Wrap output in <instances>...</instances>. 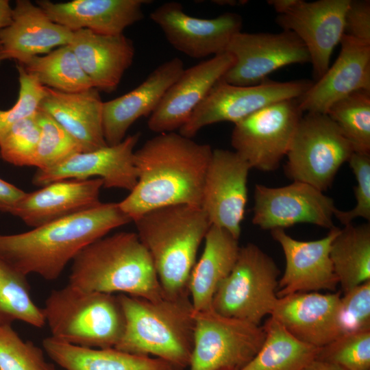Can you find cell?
I'll return each mask as SVG.
<instances>
[{"instance_id": "6da1fadb", "label": "cell", "mask_w": 370, "mask_h": 370, "mask_svg": "<svg viewBox=\"0 0 370 370\" xmlns=\"http://www.w3.org/2000/svg\"><path fill=\"white\" fill-rule=\"evenodd\" d=\"M212 149L180 133L159 134L134 152L138 181L119 206L132 221L153 209L201 207Z\"/></svg>"}, {"instance_id": "7a4b0ae2", "label": "cell", "mask_w": 370, "mask_h": 370, "mask_svg": "<svg viewBox=\"0 0 370 370\" xmlns=\"http://www.w3.org/2000/svg\"><path fill=\"white\" fill-rule=\"evenodd\" d=\"M132 221L118 203H101L25 232L0 234V259L25 276L55 280L82 249Z\"/></svg>"}, {"instance_id": "3957f363", "label": "cell", "mask_w": 370, "mask_h": 370, "mask_svg": "<svg viewBox=\"0 0 370 370\" xmlns=\"http://www.w3.org/2000/svg\"><path fill=\"white\" fill-rule=\"evenodd\" d=\"M134 222L164 296L173 299L190 296V273L199 247L212 225L204 210L171 205L150 210Z\"/></svg>"}, {"instance_id": "277c9868", "label": "cell", "mask_w": 370, "mask_h": 370, "mask_svg": "<svg viewBox=\"0 0 370 370\" xmlns=\"http://www.w3.org/2000/svg\"><path fill=\"white\" fill-rule=\"evenodd\" d=\"M69 284L149 300L164 297L149 252L137 234L130 232L105 236L82 249L72 260Z\"/></svg>"}, {"instance_id": "5b68a950", "label": "cell", "mask_w": 370, "mask_h": 370, "mask_svg": "<svg viewBox=\"0 0 370 370\" xmlns=\"http://www.w3.org/2000/svg\"><path fill=\"white\" fill-rule=\"evenodd\" d=\"M125 325L114 348L135 355H154L175 370L189 367L193 348L194 309L190 296L149 300L118 295Z\"/></svg>"}, {"instance_id": "8992f818", "label": "cell", "mask_w": 370, "mask_h": 370, "mask_svg": "<svg viewBox=\"0 0 370 370\" xmlns=\"http://www.w3.org/2000/svg\"><path fill=\"white\" fill-rule=\"evenodd\" d=\"M51 337L90 348L114 347L125 325L118 295L67 284L53 290L42 308Z\"/></svg>"}, {"instance_id": "52a82bcc", "label": "cell", "mask_w": 370, "mask_h": 370, "mask_svg": "<svg viewBox=\"0 0 370 370\" xmlns=\"http://www.w3.org/2000/svg\"><path fill=\"white\" fill-rule=\"evenodd\" d=\"M279 275L275 261L248 243L240 247L233 269L213 297L212 308L223 316L259 325L271 314L278 298Z\"/></svg>"}, {"instance_id": "ba28073f", "label": "cell", "mask_w": 370, "mask_h": 370, "mask_svg": "<svg viewBox=\"0 0 370 370\" xmlns=\"http://www.w3.org/2000/svg\"><path fill=\"white\" fill-rule=\"evenodd\" d=\"M354 153L352 145L326 114L307 113L297 127L284 168L293 181L325 191Z\"/></svg>"}, {"instance_id": "9c48e42d", "label": "cell", "mask_w": 370, "mask_h": 370, "mask_svg": "<svg viewBox=\"0 0 370 370\" xmlns=\"http://www.w3.org/2000/svg\"><path fill=\"white\" fill-rule=\"evenodd\" d=\"M193 317L190 370H241L264 342L262 327L223 316L212 308L194 310Z\"/></svg>"}, {"instance_id": "30bf717a", "label": "cell", "mask_w": 370, "mask_h": 370, "mask_svg": "<svg viewBox=\"0 0 370 370\" xmlns=\"http://www.w3.org/2000/svg\"><path fill=\"white\" fill-rule=\"evenodd\" d=\"M312 82L306 79L274 82L268 79L252 86L217 82L195 110L179 133L193 138L203 127L223 121L234 124L271 104L299 99Z\"/></svg>"}, {"instance_id": "8fae6325", "label": "cell", "mask_w": 370, "mask_h": 370, "mask_svg": "<svg viewBox=\"0 0 370 370\" xmlns=\"http://www.w3.org/2000/svg\"><path fill=\"white\" fill-rule=\"evenodd\" d=\"M303 112L298 100L268 106L234 124L231 144L251 166L262 171L278 168L286 156Z\"/></svg>"}, {"instance_id": "7c38bea8", "label": "cell", "mask_w": 370, "mask_h": 370, "mask_svg": "<svg viewBox=\"0 0 370 370\" xmlns=\"http://www.w3.org/2000/svg\"><path fill=\"white\" fill-rule=\"evenodd\" d=\"M226 51L233 56L234 63L221 79L236 86L256 85L283 66L310 61L304 43L286 30L277 34L241 32Z\"/></svg>"}, {"instance_id": "4fadbf2b", "label": "cell", "mask_w": 370, "mask_h": 370, "mask_svg": "<svg viewBox=\"0 0 370 370\" xmlns=\"http://www.w3.org/2000/svg\"><path fill=\"white\" fill-rule=\"evenodd\" d=\"M337 208L323 191L305 182L293 181L281 187L256 184L253 224L262 230L283 229L310 223L330 230Z\"/></svg>"}, {"instance_id": "5bb4252c", "label": "cell", "mask_w": 370, "mask_h": 370, "mask_svg": "<svg viewBox=\"0 0 370 370\" xmlns=\"http://www.w3.org/2000/svg\"><path fill=\"white\" fill-rule=\"evenodd\" d=\"M249 164L234 151L212 150L203 187L201 208L211 225L227 230L236 239L247 203Z\"/></svg>"}, {"instance_id": "9a60e30c", "label": "cell", "mask_w": 370, "mask_h": 370, "mask_svg": "<svg viewBox=\"0 0 370 370\" xmlns=\"http://www.w3.org/2000/svg\"><path fill=\"white\" fill-rule=\"evenodd\" d=\"M150 18L173 48L197 59L225 52L243 25V19L236 13L200 18L187 14L177 2L163 3L150 14Z\"/></svg>"}, {"instance_id": "2e32d148", "label": "cell", "mask_w": 370, "mask_h": 370, "mask_svg": "<svg viewBox=\"0 0 370 370\" xmlns=\"http://www.w3.org/2000/svg\"><path fill=\"white\" fill-rule=\"evenodd\" d=\"M140 136V133L129 135L117 145L80 152L53 167L37 169L32 183L44 186L62 180H88L97 177L103 181L104 188L130 192L138 181L134 148Z\"/></svg>"}, {"instance_id": "e0dca14e", "label": "cell", "mask_w": 370, "mask_h": 370, "mask_svg": "<svg viewBox=\"0 0 370 370\" xmlns=\"http://www.w3.org/2000/svg\"><path fill=\"white\" fill-rule=\"evenodd\" d=\"M349 1L301 0L293 10L276 18L280 27L294 33L305 45L317 80L328 69L333 50L344 36Z\"/></svg>"}, {"instance_id": "ac0fdd59", "label": "cell", "mask_w": 370, "mask_h": 370, "mask_svg": "<svg viewBox=\"0 0 370 370\" xmlns=\"http://www.w3.org/2000/svg\"><path fill=\"white\" fill-rule=\"evenodd\" d=\"M339 230L334 226L325 237L310 241L295 239L283 229L271 230L285 258L284 272L278 280V297L295 293L336 289L338 282L330 252Z\"/></svg>"}, {"instance_id": "d6986e66", "label": "cell", "mask_w": 370, "mask_h": 370, "mask_svg": "<svg viewBox=\"0 0 370 370\" xmlns=\"http://www.w3.org/2000/svg\"><path fill=\"white\" fill-rule=\"evenodd\" d=\"M234 63L233 56L225 51L184 69L150 115L149 129L158 134L180 130Z\"/></svg>"}, {"instance_id": "ffe728a7", "label": "cell", "mask_w": 370, "mask_h": 370, "mask_svg": "<svg viewBox=\"0 0 370 370\" xmlns=\"http://www.w3.org/2000/svg\"><path fill=\"white\" fill-rule=\"evenodd\" d=\"M335 62L298 100L302 112L326 114L336 101L370 91V44L344 35Z\"/></svg>"}, {"instance_id": "44dd1931", "label": "cell", "mask_w": 370, "mask_h": 370, "mask_svg": "<svg viewBox=\"0 0 370 370\" xmlns=\"http://www.w3.org/2000/svg\"><path fill=\"white\" fill-rule=\"evenodd\" d=\"M73 32L52 21L38 5L17 0L10 23L0 30V64L15 60L24 65L33 58L69 45Z\"/></svg>"}, {"instance_id": "7402d4cb", "label": "cell", "mask_w": 370, "mask_h": 370, "mask_svg": "<svg viewBox=\"0 0 370 370\" xmlns=\"http://www.w3.org/2000/svg\"><path fill=\"white\" fill-rule=\"evenodd\" d=\"M341 293H295L278 297L270 317L291 334L321 348L342 334L338 310Z\"/></svg>"}, {"instance_id": "603a6c76", "label": "cell", "mask_w": 370, "mask_h": 370, "mask_svg": "<svg viewBox=\"0 0 370 370\" xmlns=\"http://www.w3.org/2000/svg\"><path fill=\"white\" fill-rule=\"evenodd\" d=\"M184 70L182 60L173 58L157 66L132 90L103 102V130L107 145L121 143L136 120L151 115Z\"/></svg>"}, {"instance_id": "cb8c5ba5", "label": "cell", "mask_w": 370, "mask_h": 370, "mask_svg": "<svg viewBox=\"0 0 370 370\" xmlns=\"http://www.w3.org/2000/svg\"><path fill=\"white\" fill-rule=\"evenodd\" d=\"M102 187L99 177L53 182L26 193L10 214L35 228L100 204Z\"/></svg>"}, {"instance_id": "d4e9b609", "label": "cell", "mask_w": 370, "mask_h": 370, "mask_svg": "<svg viewBox=\"0 0 370 370\" xmlns=\"http://www.w3.org/2000/svg\"><path fill=\"white\" fill-rule=\"evenodd\" d=\"M147 0H73L54 3L36 1L56 23L72 32L88 29L102 35H119L143 18V8Z\"/></svg>"}, {"instance_id": "484cf974", "label": "cell", "mask_w": 370, "mask_h": 370, "mask_svg": "<svg viewBox=\"0 0 370 370\" xmlns=\"http://www.w3.org/2000/svg\"><path fill=\"white\" fill-rule=\"evenodd\" d=\"M82 69L99 91H114L133 62L135 49L123 34L102 35L88 29L73 32L69 44Z\"/></svg>"}, {"instance_id": "4316f807", "label": "cell", "mask_w": 370, "mask_h": 370, "mask_svg": "<svg viewBox=\"0 0 370 370\" xmlns=\"http://www.w3.org/2000/svg\"><path fill=\"white\" fill-rule=\"evenodd\" d=\"M103 103L95 88L67 93L46 87L38 109L56 120L84 151H90L108 145L103 130Z\"/></svg>"}, {"instance_id": "83f0119b", "label": "cell", "mask_w": 370, "mask_h": 370, "mask_svg": "<svg viewBox=\"0 0 370 370\" xmlns=\"http://www.w3.org/2000/svg\"><path fill=\"white\" fill-rule=\"evenodd\" d=\"M203 253L195 264L188 282L190 299L195 312L212 309L213 297L236 261L240 247L227 230L211 225L205 236Z\"/></svg>"}, {"instance_id": "f1b7e54d", "label": "cell", "mask_w": 370, "mask_h": 370, "mask_svg": "<svg viewBox=\"0 0 370 370\" xmlns=\"http://www.w3.org/2000/svg\"><path fill=\"white\" fill-rule=\"evenodd\" d=\"M49 357L66 370H175L166 361L129 354L114 347H84L58 341H42Z\"/></svg>"}, {"instance_id": "f546056e", "label": "cell", "mask_w": 370, "mask_h": 370, "mask_svg": "<svg viewBox=\"0 0 370 370\" xmlns=\"http://www.w3.org/2000/svg\"><path fill=\"white\" fill-rule=\"evenodd\" d=\"M330 256L344 293L370 280V223L344 225L332 243Z\"/></svg>"}, {"instance_id": "4dcf8cb0", "label": "cell", "mask_w": 370, "mask_h": 370, "mask_svg": "<svg viewBox=\"0 0 370 370\" xmlns=\"http://www.w3.org/2000/svg\"><path fill=\"white\" fill-rule=\"evenodd\" d=\"M262 328L260 349L241 370H303L316 359L320 348L297 339L271 317Z\"/></svg>"}, {"instance_id": "1f68e13d", "label": "cell", "mask_w": 370, "mask_h": 370, "mask_svg": "<svg viewBox=\"0 0 370 370\" xmlns=\"http://www.w3.org/2000/svg\"><path fill=\"white\" fill-rule=\"evenodd\" d=\"M22 66L42 86L60 92H77L93 88L69 45L36 56Z\"/></svg>"}, {"instance_id": "d6a6232c", "label": "cell", "mask_w": 370, "mask_h": 370, "mask_svg": "<svg viewBox=\"0 0 370 370\" xmlns=\"http://www.w3.org/2000/svg\"><path fill=\"white\" fill-rule=\"evenodd\" d=\"M15 321L36 328L46 323L42 308L32 298L27 276L0 259V324Z\"/></svg>"}, {"instance_id": "836d02e7", "label": "cell", "mask_w": 370, "mask_h": 370, "mask_svg": "<svg viewBox=\"0 0 370 370\" xmlns=\"http://www.w3.org/2000/svg\"><path fill=\"white\" fill-rule=\"evenodd\" d=\"M326 114L354 152L370 153V91H356L341 99L329 108Z\"/></svg>"}, {"instance_id": "e575fe53", "label": "cell", "mask_w": 370, "mask_h": 370, "mask_svg": "<svg viewBox=\"0 0 370 370\" xmlns=\"http://www.w3.org/2000/svg\"><path fill=\"white\" fill-rule=\"evenodd\" d=\"M36 115L40 132L31 166L37 169L51 168L84 151L78 142L50 115L40 109Z\"/></svg>"}, {"instance_id": "d590c367", "label": "cell", "mask_w": 370, "mask_h": 370, "mask_svg": "<svg viewBox=\"0 0 370 370\" xmlns=\"http://www.w3.org/2000/svg\"><path fill=\"white\" fill-rule=\"evenodd\" d=\"M316 360L345 370H370V331L341 334L319 349Z\"/></svg>"}, {"instance_id": "8d00e7d4", "label": "cell", "mask_w": 370, "mask_h": 370, "mask_svg": "<svg viewBox=\"0 0 370 370\" xmlns=\"http://www.w3.org/2000/svg\"><path fill=\"white\" fill-rule=\"evenodd\" d=\"M0 370H55L42 350L24 341L11 325L0 324Z\"/></svg>"}, {"instance_id": "74e56055", "label": "cell", "mask_w": 370, "mask_h": 370, "mask_svg": "<svg viewBox=\"0 0 370 370\" xmlns=\"http://www.w3.org/2000/svg\"><path fill=\"white\" fill-rule=\"evenodd\" d=\"M36 113L14 124L0 136V158L18 166H31L40 138Z\"/></svg>"}, {"instance_id": "f35d334b", "label": "cell", "mask_w": 370, "mask_h": 370, "mask_svg": "<svg viewBox=\"0 0 370 370\" xmlns=\"http://www.w3.org/2000/svg\"><path fill=\"white\" fill-rule=\"evenodd\" d=\"M18 97L15 104L8 110H0V136L20 121L34 115L46 92L37 77L27 72L18 64Z\"/></svg>"}, {"instance_id": "ab89813d", "label": "cell", "mask_w": 370, "mask_h": 370, "mask_svg": "<svg viewBox=\"0 0 370 370\" xmlns=\"http://www.w3.org/2000/svg\"><path fill=\"white\" fill-rule=\"evenodd\" d=\"M338 321L342 334L370 331V280L341 297Z\"/></svg>"}, {"instance_id": "60d3db41", "label": "cell", "mask_w": 370, "mask_h": 370, "mask_svg": "<svg viewBox=\"0 0 370 370\" xmlns=\"http://www.w3.org/2000/svg\"><path fill=\"white\" fill-rule=\"evenodd\" d=\"M356 180L354 187L356 205L350 210L338 208L334 217L343 225L352 223L358 218L370 221V153L354 152L348 160Z\"/></svg>"}, {"instance_id": "b9f144b4", "label": "cell", "mask_w": 370, "mask_h": 370, "mask_svg": "<svg viewBox=\"0 0 370 370\" xmlns=\"http://www.w3.org/2000/svg\"><path fill=\"white\" fill-rule=\"evenodd\" d=\"M344 35L370 44V1L350 0L345 15Z\"/></svg>"}, {"instance_id": "7bdbcfd3", "label": "cell", "mask_w": 370, "mask_h": 370, "mask_svg": "<svg viewBox=\"0 0 370 370\" xmlns=\"http://www.w3.org/2000/svg\"><path fill=\"white\" fill-rule=\"evenodd\" d=\"M26 193L0 178V211L10 213Z\"/></svg>"}, {"instance_id": "ee69618b", "label": "cell", "mask_w": 370, "mask_h": 370, "mask_svg": "<svg viewBox=\"0 0 370 370\" xmlns=\"http://www.w3.org/2000/svg\"><path fill=\"white\" fill-rule=\"evenodd\" d=\"M301 0H271L268 3L271 5L278 14H284L293 10Z\"/></svg>"}, {"instance_id": "f6af8a7d", "label": "cell", "mask_w": 370, "mask_h": 370, "mask_svg": "<svg viewBox=\"0 0 370 370\" xmlns=\"http://www.w3.org/2000/svg\"><path fill=\"white\" fill-rule=\"evenodd\" d=\"M12 8L10 1L0 0V30L8 26L12 20Z\"/></svg>"}, {"instance_id": "bcb514c9", "label": "cell", "mask_w": 370, "mask_h": 370, "mask_svg": "<svg viewBox=\"0 0 370 370\" xmlns=\"http://www.w3.org/2000/svg\"><path fill=\"white\" fill-rule=\"evenodd\" d=\"M303 370H345L341 367L333 364L323 362L319 360H314Z\"/></svg>"}, {"instance_id": "7dc6e473", "label": "cell", "mask_w": 370, "mask_h": 370, "mask_svg": "<svg viewBox=\"0 0 370 370\" xmlns=\"http://www.w3.org/2000/svg\"><path fill=\"white\" fill-rule=\"evenodd\" d=\"M217 2V3L218 4H227V5H236V1H216Z\"/></svg>"}]
</instances>
